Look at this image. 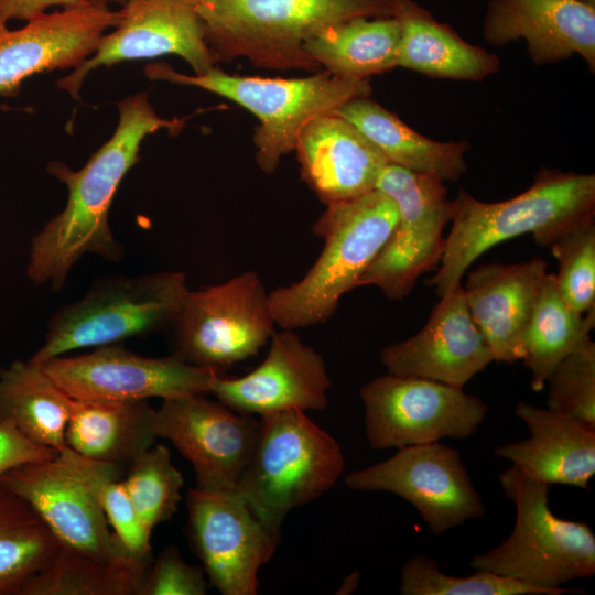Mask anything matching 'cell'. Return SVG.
<instances>
[{
	"label": "cell",
	"mask_w": 595,
	"mask_h": 595,
	"mask_svg": "<svg viewBox=\"0 0 595 595\" xmlns=\"http://www.w3.org/2000/svg\"><path fill=\"white\" fill-rule=\"evenodd\" d=\"M119 121L111 138L77 171L60 161L47 173L66 185L65 207L31 239L26 275L35 285L61 290L74 266L94 253L111 262L122 257V247L109 225V210L125 175L139 160L141 143L162 128L180 129L178 119L156 115L144 93L118 102Z\"/></svg>",
	"instance_id": "obj_1"
},
{
	"label": "cell",
	"mask_w": 595,
	"mask_h": 595,
	"mask_svg": "<svg viewBox=\"0 0 595 595\" xmlns=\"http://www.w3.org/2000/svg\"><path fill=\"white\" fill-rule=\"evenodd\" d=\"M453 201L452 229L436 273L426 281L442 296L489 248L531 234L550 247L578 220L595 215V175L542 169L533 184L502 202L486 203L461 190Z\"/></svg>",
	"instance_id": "obj_2"
},
{
	"label": "cell",
	"mask_w": 595,
	"mask_h": 595,
	"mask_svg": "<svg viewBox=\"0 0 595 595\" xmlns=\"http://www.w3.org/2000/svg\"><path fill=\"white\" fill-rule=\"evenodd\" d=\"M398 219L392 198L378 188L327 205L314 234L321 255L303 278L269 292L272 316L282 329L325 323L344 294L357 288Z\"/></svg>",
	"instance_id": "obj_3"
},
{
	"label": "cell",
	"mask_w": 595,
	"mask_h": 595,
	"mask_svg": "<svg viewBox=\"0 0 595 595\" xmlns=\"http://www.w3.org/2000/svg\"><path fill=\"white\" fill-rule=\"evenodd\" d=\"M397 0H194L216 60L245 56L261 67L318 65L304 44L325 28L357 17H391Z\"/></svg>",
	"instance_id": "obj_4"
},
{
	"label": "cell",
	"mask_w": 595,
	"mask_h": 595,
	"mask_svg": "<svg viewBox=\"0 0 595 595\" xmlns=\"http://www.w3.org/2000/svg\"><path fill=\"white\" fill-rule=\"evenodd\" d=\"M516 507L510 536L475 555L470 567L547 589L551 595L581 593L562 584L595 574V534L585 522L559 518L549 507V485L511 465L498 476Z\"/></svg>",
	"instance_id": "obj_5"
},
{
	"label": "cell",
	"mask_w": 595,
	"mask_h": 595,
	"mask_svg": "<svg viewBox=\"0 0 595 595\" xmlns=\"http://www.w3.org/2000/svg\"><path fill=\"white\" fill-rule=\"evenodd\" d=\"M249 463L236 490L260 520L279 532L286 515L329 490L345 458L337 441L304 411L261 415Z\"/></svg>",
	"instance_id": "obj_6"
},
{
	"label": "cell",
	"mask_w": 595,
	"mask_h": 595,
	"mask_svg": "<svg viewBox=\"0 0 595 595\" xmlns=\"http://www.w3.org/2000/svg\"><path fill=\"white\" fill-rule=\"evenodd\" d=\"M144 72L150 79L196 86L252 112L260 121L253 137L256 159L268 174L274 172L284 154L295 149L310 121L370 93L367 79L327 71L304 78L281 79L230 75L216 67L202 75H185L165 63H154Z\"/></svg>",
	"instance_id": "obj_7"
},
{
	"label": "cell",
	"mask_w": 595,
	"mask_h": 595,
	"mask_svg": "<svg viewBox=\"0 0 595 595\" xmlns=\"http://www.w3.org/2000/svg\"><path fill=\"white\" fill-rule=\"evenodd\" d=\"M188 290L182 271L104 278L51 316L44 342L30 359L42 364L72 350L119 345L170 328Z\"/></svg>",
	"instance_id": "obj_8"
},
{
	"label": "cell",
	"mask_w": 595,
	"mask_h": 595,
	"mask_svg": "<svg viewBox=\"0 0 595 595\" xmlns=\"http://www.w3.org/2000/svg\"><path fill=\"white\" fill-rule=\"evenodd\" d=\"M269 292L256 271L188 290L172 326V355L224 371L255 356L275 332Z\"/></svg>",
	"instance_id": "obj_9"
},
{
	"label": "cell",
	"mask_w": 595,
	"mask_h": 595,
	"mask_svg": "<svg viewBox=\"0 0 595 595\" xmlns=\"http://www.w3.org/2000/svg\"><path fill=\"white\" fill-rule=\"evenodd\" d=\"M376 188L392 198L398 219L357 288L375 285L389 300H402L423 273L440 266L445 248L443 230L451 221L453 201L440 177L390 163Z\"/></svg>",
	"instance_id": "obj_10"
},
{
	"label": "cell",
	"mask_w": 595,
	"mask_h": 595,
	"mask_svg": "<svg viewBox=\"0 0 595 595\" xmlns=\"http://www.w3.org/2000/svg\"><path fill=\"white\" fill-rule=\"evenodd\" d=\"M359 396L367 441L374 450L467 439L488 411L483 400L463 388L389 372L365 383Z\"/></svg>",
	"instance_id": "obj_11"
},
{
	"label": "cell",
	"mask_w": 595,
	"mask_h": 595,
	"mask_svg": "<svg viewBox=\"0 0 595 595\" xmlns=\"http://www.w3.org/2000/svg\"><path fill=\"white\" fill-rule=\"evenodd\" d=\"M344 482L354 490L401 497L434 534L486 513L459 452L440 442L398 448L390 458L347 474Z\"/></svg>",
	"instance_id": "obj_12"
},
{
	"label": "cell",
	"mask_w": 595,
	"mask_h": 595,
	"mask_svg": "<svg viewBox=\"0 0 595 595\" xmlns=\"http://www.w3.org/2000/svg\"><path fill=\"white\" fill-rule=\"evenodd\" d=\"M188 538L210 584L224 595H256L258 573L273 555L271 530L236 490H187Z\"/></svg>",
	"instance_id": "obj_13"
},
{
	"label": "cell",
	"mask_w": 595,
	"mask_h": 595,
	"mask_svg": "<svg viewBox=\"0 0 595 595\" xmlns=\"http://www.w3.org/2000/svg\"><path fill=\"white\" fill-rule=\"evenodd\" d=\"M71 398L91 401L171 399L210 393L224 371L187 364L177 357H144L119 345L41 364Z\"/></svg>",
	"instance_id": "obj_14"
},
{
	"label": "cell",
	"mask_w": 595,
	"mask_h": 595,
	"mask_svg": "<svg viewBox=\"0 0 595 595\" xmlns=\"http://www.w3.org/2000/svg\"><path fill=\"white\" fill-rule=\"evenodd\" d=\"M0 489L29 502L62 548L106 561L143 556L109 530L94 490L63 451L6 472L0 476Z\"/></svg>",
	"instance_id": "obj_15"
},
{
	"label": "cell",
	"mask_w": 595,
	"mask_h": 595,
	"mask_svg": "<svg viewBox=\"0 0 595 595\" xmlns=\"http://www.w3.org/2000/svg\"><path fill=\"white\" fill-rule=\"evenodd\" d=\"M259 419L206 394L164 399L156 410V433L170 440L192 464L196 486L231 490L249 463Z\"/></svg>",
	"instance_id": "obj_16"
},
{
	"label": "cell",
	"mask_w": 595,
	"mask_h": 595,
	"mask_svg": "<svg viewBox=\"0 0 595 595\" xmlns=\"http://www.w3.org/2000/svg\"><path fill=\"white\" fill-rule=\"evenodd\" d=\"M119 23L100 39L94 53L58 79V88L78 98L87 75L100 67L132 60L175 54L202 75L215 58L205 41L194 0H128L120 9Z\"/></svg>",
	"instance_id": "obj_17"
},
{
	"label": "cell",
	"mask_w": 595,
	"mask_h": 595,
	"mask_svg": "<svg viewBox=\"0 0 595 595\" xmlns=\"http://www.w3.org/2000/svg\"><path fill=\"white\" fill-rule=\"evenodd\" d=\"M264 360L249 374L218 377L210 393L227 407L259 416L286 410H322L332 386L324 358L293 329L274 332Z\"/></svg>",
	"instance_id": "obj_18"
},
{
	"label": "cell",
	"mask_w": 595,
	"mask_h": 595,
	"mask_svg": "<svg viewBox=\"0 0 595 595\" xmlns=\"http://www.w3.org/2000/svg\"><path fill=\"white\" fill-rule=\"evenodd\" d=\"M440 298L423 328L386 346L380 358L389 374L463 388L494 357L470 315L463 285Z\"/></svg>",
	"instance_id": "obj_19"
},
{
	"label": "cell",
	"mask_w": 595,
	"mask_h": 595,
	"mask_svg": "<svg viewBox=\"0 0 595 595\" xmlns=\"http://www.w3.org/2000/svg\"><path fill=\"white\" fill-rule=\"evenodd\" d=\"M120 17V10L83 4L44 13L18 30H1L0 95H17L32 75L78 67Z\"/></svg>",
	"instance_id": "obj_20"
},
{
	"label": "cell",
	"mask_w": 595,
	"mask_h": 595,
	"mask_svg": "<svg viewBox=\"0 0 595 595\" xmlns=\"http://www.w3.org/2000/svg\"><path fill=\"white\" fill-rule=\"evenodd\" d=\"M490 45L527 43L536 65L580 55L595 69V4L583 0H490L483 21Z\"/></svg>",
	"instance_id": "obj_21"
},
{
	"label": "cell",
	"mask_w": 595,
	"mask_h": 595,
	"mask_svg": "<svg viewBox=\"0 0 595 595\" xmlns=\"http://www.w3.org/2000/svg\"><path fill=\"white\" fill-rule=\"evenodd\" d=\"M548 263L482 264L468 272L463 286L470 315L483 334L494 361L521 360V336L532 315Z\"/></svg>",
	"instance_id": "obj_22"
},
{
	"label": "cell",
	"mask_w": 595,
	"mask_h": 595,
	"mask_svg": "<svg viewBox=\"0 0 595 595\" xmlns=\"http://www.w3.org/2000/svg\"><path fill=\"white\" fill-rule=\"evenodd\" d=\"M530 432L495 454L540 483L589 488L595 475V425L520 400L515 409Z\"/></svg>",
	"instance_id": "obj_23"
},
{
	"label": "cell",
	"mask_w": 595,
	"mask_h": 595,
	"mask_svg": "<svg viewBox=\"0 0 595 595\" xmlns=\"http://www.w3.org/2000/svg\"><path fill=\"white\" fill-rule=\"evenodd\" d=\"M295 150L306 183L326 205L376 188L389 164L351 123L333 112L310 121Z\"/></svg>",
	"instance_id": "obj_24"
},
{
	"label": "cell",
	"mask_w": 595,
	"mask_h": 595,
	"mask_svg": "<svg viewBox=\"0 0 595 595\" xmlns=\"http://www.w3.org/2000/svg\"><path fill=\"white\" fill-rule=\"evenodd\" d=\"M158 437L156 410L148 400L72 398L65 440L82 456L127 469Z\"/></svg>",
	"instance_id": "obj_25"
},
{
	"label": "cell",
	"mask_w": 595,
	"mask_h": 595,
	"mask_svg": "<svg viewBox=\"0 0 595 595\" xmlns=\"http://www.w3.org/2000/svg\"><path fill=\"white\" fill-rule=\"evenodd\" d=\"M401 25L397 66L435 78L482 80L500 69L497 55L465 41L414 0H397Z\"/></svg>",
	"instance_id": "obj_26"
},
{
	"label": "cell",
	"mask_w": 595,
	"mask_h": 595,
	"mask_svg": "<svg viewBox=\"0 0 595 595\" xmlns=\"http://www.w3.org/2000/svg\"><path fill=\"white\" fill-rule=\"evenodd\" d=\"M333 113L351 123L390 164L435 175L444 183L458 181L466 171V141L429 139L367 97L351 99Z\"/></svg>",
	"instance_id": "obj_27"
},
{
	"label": "cell",
	"mask_w": 595,
	"mask_h": 595,
	"mask_svg": "<svg viewBox=\"0 0 595 595\" xmlns=\"http://www.w3.org/2000/svg\"><path fill=\"white\" fill-rule=\"evenodd\" d=\"M71 403L41 364L18 359L0 367V423L34 444L57 452L67 447Z\"/></svg>",
	"instance_id": "obj_28"
},
{
	"label": "cell",
	"mask_w": 595,
	"mask_h": 595,
	"mask_svg": "<svg viewBox=\"0 0 595 595\" xmlns=\"http://www.w3.org/2000/svg\"><path fill=\"white\" fill-rule=\"evenodd\" d=\"M401 25L394 15L357 17L332 24L304 44L306 54L326 71L367 79L397 67Z\"/></svg>",
	"instance_id": "obj_29"
},
{
	"label": "cell",
	"mask_w": 595,
	"mask_h": 595,
	"mask_svg": "<svg viewBox=\"0 0 595 595\" xmlns=\"http://www.w3.org/2000/svg\"><path fill=\"white\" fill-rule=\"evenodd\" d=\"M595 314H582L562 298L555 274L548 273L521 336L522 358L531 387L541 391L554 367L591 338Z\"/></svg>",
	"instance_id": "obj_30"
},
{
	"label": "cell",
	"mask_w": 595,
	"mask_h": 595,
	"mask_svg": "<svg viewBox=\"0 0 595 595\" xmlns=\"http://www.w3.org/2000/svg\"><path fill=\"white\" fill-rule=\"evenodd\" d=\"M152 561V555L106 561L61 547L53 563L17 595H140Z\"/></svg>",
	"instance_id": "obj_31"
},
{
	"label": "cell",
	"mask_w": 595,
	"mask_h": 595,
	"mask_svg": "<svg viewBox=\"0 0 595 595\" xmlns=\"http://www.w3.org/2000/svg\"><path fill=\"white\" fill-rule=\"evenodd\" d=\"M60 549L33 507L0 489V595H17L29 577L53 563Z\"/></svg>",
	"instance_id": "obj_32"
},
{
	"label": "cell",
	"mask_w": 595,
	"mask_h": 595,
	"mask_svg": "<svg viewBox=\"0 0 595 595\" xmlns=\"http://www.w3.org/2000/svg\"><path fill=\"white\" fill-rule=\"evenodd\" d=\"M122 482L141 521L151 532L177 511L184 479L166 446L152 445L127 467Z\"/></svg>",
	"instance_id": "obj_33"
},
{
	"label": "cell",
	"mask_w": 595,
	"mask_h": 595,
	"mask_svg": "<svg viewBox=\"0 0 595 595\" xmlns=\"http://www.w3.org/2000/svg\"><path fill=\"white\" fill-rule=\"evenodd\" d=\"M63 452L94 490L113 532L132 552L151 554V531L141 521L120 476L125 468L82 456L71 447Z\"/></svg>",
	"instance_id": "obj_34"
},
{
	"label": "cell",
	"mask_w": 595,
	"mask_h": 595,
	"mask_svg": "<svg viewBox=\"0 0 595 595\" xmlns=\"http://www.w3.org/2000/svg\"><path fill=\"white\" fill-rule=\"evenodd\" d=\"M399 591L402 595H551L547 589L488 571L452 576L442 572L439 562L425 554L404 562Z\"/></svg>",
	"instance_id": "obj_35"
},
{
	"label": "cell",
	"mask_w": 595,
	"mask_h": 595,
	"mask_svg": "<svg viewBox=\"0 0 595 595\" xmlns=\"http://www.w3.org/2000/svg\"><path fill=\"white\" fill-rule=\"evenodd\" d=\"M559 261L555 274L564 301L582 314H595V215H589L550 245Z\"/></svg>",
	"instance_id": "obj_36"
},
{
	"label": "cell",
	"mask_w": 595,
	"mask_h": 595,
	"mask_svg": "<svg viewBox=\"0 0 595 595\" xmlns=\"http://www.w3.org/2000/svg\"><path fill=\"white\" fill-rule=\"evenodd\" d=\"M547 408L595 425V343L588 338L551 371Z\"/></svg>",
	"instance_id": "obj_37"
},
{
	"label": "cell",
	"mask_w": 595,
	"mask_h": 595,
	"mask_svg": "<svg viewBox=\"0 0 595 595\" xmlns=\"http://www.w3.org/2000/svg\"><path fill=\"white\" fill-rule=\"evenodd\" d=\"M203 570L187 564L175 545L165 548L150 564L140 595H204Z\"/></svg>",
	"instance_id": "obj_38"
},
{
	"label": "cell",
	"mask_w": 595,
	"mask_h": 595,
	"mask_svg": "<svg viewBox=\"0 0 595 595\" xmlns=\"http://www.w3.org/2000/svg\"><path fill=\"white\" fill-rule=\"evenodd\" d=\"M57 453L34 444L13 426L0 423V476L19 465L53 458Z\"/></svg>",
	"instance_id": "obj_39"
},
{
	"label": "cell",
	"mask_w": 595,
	"mask_h": 595,
	"mask_svg": "<svg viewBox=\"0 0 595 595\" xmlns=\"http://www.w3.org/2000/svg\"><path fill=\"white\" fill-rule=\"evenodd\" d=\"M86 4L83 0H0V31L11 19L29 22L51 7L74 8Z\"/></svg>",
	"instance_id": "obj_40"
},
{
	"label": "cell",
	"mask_w": 595,
	"mask_h": 595,
	"mask_svg": "<svg viewBox=\"0 0 595 595\" xmlns=\"http://www.w3.org/2000/svg\"><path fill=\"white\" fill-rule=\"evenodd\" d=\"M360 575L358 572L350 573L340 584L336 594H351L359 585Z\"/></svg>",
	"instance_id": "obj_41"
},
{
	"label": "cell",
	"mask_w": 595,
	"mask_h": 595,
	"mask_svg": "<svg viewBox=\"0 0 595 595\" xmlns=\"http://www.w3.org/2000/svg\"><path fill=\"white\" fill-rule=\"evenodd\" d=\"M86 4L108 8L110 3L125 4L128 0H83Z\"/></svg>",
	"instance_id": "obj_42"
},
{
	"label": "cell",
	"mask_w": 595,
	"mask_h": 595,
	"mask_svg": "<svg viewBox=\"0 0 595 595\" xmlns=\"http://www.w3.org/2000/svg\"><path fill=\"white\" fill-rule=\"evenodd\" d=\"M583 1H586V2H589V3H594V4H595V0H583Z\"/></svg>",
	"instance_id": "obj_43"
}]
</instances>
